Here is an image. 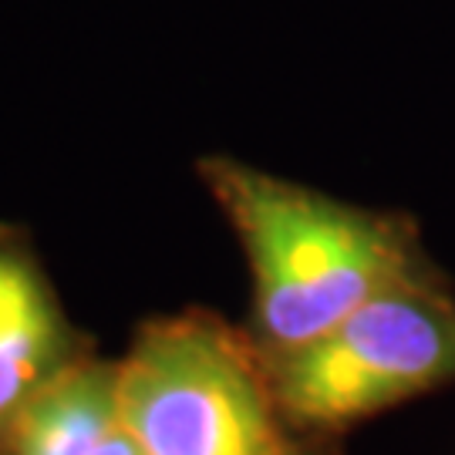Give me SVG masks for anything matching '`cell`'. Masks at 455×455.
<instances>
[{"label":"cell","instance_id":"1","mask_svg":"<svg viewBox=\"0 0 455 455\" xmlns=\"http://www.w3.org/2000/svg\"><path fill=\"white\" fill-rule=\"evenodd\" d=\"M199 176L246 253V331L267 358L307 347L385 293L449 280L405 212L355 206L229 156H206Z\"/></svg>","mask_w":455,"mask_h":455},{"label":"cell","instance_id":"2","mask_svg":"<svg viewBox=\"0 0 455 455\" xmlns=\"http://www.w3.org/2000/svg\"><path fill=\"white\" fill-rule=\"evenodd\" d=\"M122 374V419L146 455H338L280 405L246 327L206 307L135 331Z\"/></svg>","mask_w":455,"mask_h":455},{"label":"cell","instance_id":"4","mask_svg":"<svg viewBox=\"0 0 455 455\" xmlns=\"http://www.w3.org/2000/svg\"><path fill=\"white\" fill-rule=\"evenodd\" d=\"M92 355L28 236L0 223V435L71 364Z\"/></svg>","mask_w":455,"mask_h":455},{"label":"cell","instance_id":"3","mask_svg":"<svg viewBox=\"0 0 455 455\" xmlns=\"http://www.w3.org/2000/svg\"><path fill=\"white\" fill-rule=\"evenodd\" d=\"M267 368L287 415L327 439L455 385L452 280L385 293L307 347L267 358Z\"/></svg>","mask_w":455,"mask_h":455},{"label":"cell","instance_id":"5","mask_svg":"<svg viewBox=\"0 0 455 455\" xmlns=\"http://www.w3.org/2000/svg\"><path fill=\"white\" fill-rule=\"evenodd\" d=\"M118 425V361L88 355L34 395L0 435V455H95Z\"/></svg>","mask_w":455,"mask_h":455},{"label":"cell","instance_id":"6","mask_svg":"<svg viewBox=\"0 0 455 455\" xmlns=\"http://www.w3.org/2000/svg\"><path fill=\"white\" fill-rule=\"evenodd\" d=\"M95 455H146V452H142L139 439L132 435V428L125 425V419H122V425L105 439V445H101Z\"/></svg>","mask_w":455,"mask_h":455}]
</instances>
